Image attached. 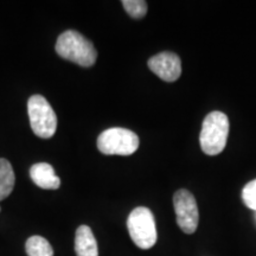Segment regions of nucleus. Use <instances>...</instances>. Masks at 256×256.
Returning a JSON list of instances; mask_svg holds the SVG:
<instances>
[{"label":"nucleus","instance_id":"nucleus-1","mask_svg":"<svg viewBox=\"0 0 256 256\" xmlns=\"http://www.w3.org/2000/svg\"><path fill=\"white\" fill-rule=\"evenodd\" d=\"M55 49L62 58L84 68L94 66L98 58V51L94 44L82 36L80 32L74 30L66 31L60 34L57 40Z\"/></svg>","mask_w":256,"mask_h":256},{"label":"nucleus","instance_id":"nucleus-2","mask_svg":"<svg viewBox=\"0 0 256 256\" xmlns=\"http://www.w3.org/2000/svg\"><path fill=\"white\" fill-rule=\"evenodd\" d=\"M229 136V119L222 112H211L202 124L200 142L202 151L208 156H217L223 151Z\"/></svg>","mask_w":256,"mask_h":256},{"label":"nucleus","instance_id":"nucleus-3","mask_svg":"<svg viewBox=\"0 0 256 256\" xmlns=\"http://www.w3.org/2000/svg\"><path fill=\"white\" fill-rule=\"evenodd\" d=\"M127 228L130 238L139 248L146 250L156 244V220L152 211L148 208H136L128 216Z\"/></svg>","mask_w":256,"mask_h":256},{"label":"nucleus","instance_id":"nucleus-4","mask_svg":"<svg viewBox=\"0 0 256 256\" xmlns=\"http://www.w3.org/2000/svg\"><path fill=\"white\" fill-rule=\"evenodd\" d=\"M139 147V138L126 128L113 127L98 138V148L106 156H130Z\"/></svg>","mask_w":256,"mask_h":256},{"label":"nucleus","instance_id":"nucleus-5","mask_svg":"<svg viewBox=\"0 0 256 256\" xmlns=\"http://www.w3.org/2000/svg\"><path fill=\"white\" fill-rule=\"evenodd\" d=\"M28 112L34 133L42 139H50L57 130V116L49 102L42 95L28 98Z\"/></svg>","mask_w":256,"mask_h":256},{"label":"nucleus","instance_id":"nucleus-6","mask_svg":"<svg viewBox=\"0 0 256 256\" xmlns=\"http://www.w3.org/2000/svg\"><path fill=\"white\" fill-rule=\"evenodd\" d=\"M174 206L179 228L188 235L196 232L200 222V212L194 194L185 188H180L174 196Z\"/></svg>","mask_w":256,"mask_h":256},{"label":"nucleus","instance_id":"nucleus-7","mask_svg":"<svg viewBox=\"0 0 256 256\" xmlns=\"http://www.w3.org/2000/svg\"><path fill=\"white\" fill-rule=\"evenodd\" d=\"M148 68L165 82H174L182 75V60L174 52H160L148 60Z\"/></svg>","mask_w":256,"mask_h":256},{"label":"nucleus","instance_id":"nucleus-8","mask_svg":"<svg viewBox=\"0 0 256 256\" xmlns=\"http://www.w3.org/2000/svg\"><path fill=\"white\" fill-rule=\"evenodd\" d=\"M30 177L37 186L46 190H57L60 186V179L56 176L52 166L46 162H38L32 166Z\"/></svg>","mask_w":256,"mask_h":256},{"label":"nucleus","instance_id":"nucleus-9","mask_svg":"<svg viewBox=\"0 0 256 256\" xmlns=\"http://www.w3.org/2000/svg\"><path fill=\"white\" fill-rule=\"evenodd\" d=\"M75 252L78 256H98L96 238L88 226H81L76 230Z\"/></svg>","mask_w":256,"mask_h":256},{"label":"nucleus","instance_id":"nucleus-10","mask_svg":"<svg viewBox=\"0 0 256 256\" xmlns=\"http://www.w3.org/2000/svg\"><path fill=\"white\" fill-rule=\"evenodd\" d=\"M16 183L14 171L8 160L0 158V200L8 198L14 191Z\"/></svg>","mask_w":256,"mask_h":256},{"label":"nucleus","instance_id":"nucleus-11","mask_svg":"<svg viewBox=\"0 0 256 256\" xmlns=\"http://www.w3.org/2000/svg\"><path fill=\"white\" fill-rule=\"evenodd\" d=\"M25 248L28 256H54V249L49 241L42 236H31Z\"/></svg>","mask_w":256,"mask_h":256},{"label":"nucleus","instance_id":"nucleus-12","mask_svg":"<svg viewBox=\"0 0 256 256\" xmlns=\"http://www.w3.org/2000/svg\"><path fill=\"white\" fill-rule=\"evenodd\" d=\"M122 6L132 18H144L147 14V2L145 0H124Z\"/></svg>","mask_w":256,"mask_h":256},{"label":"nucleus","instance_id":"nucleus-13","mask_svg":"<svg viewBox=\"0 0 256 256\" xmlns=\"http://www.w3.org/2000/svg\"><path fill=\"white\" fill-rule=\"evenodd\" d=\"M242 200L246 206L249 209L256 211V179L249 182V183L243 188Z\"/></svg>","mask_w":256,"mask_h":256}]
</instances>
